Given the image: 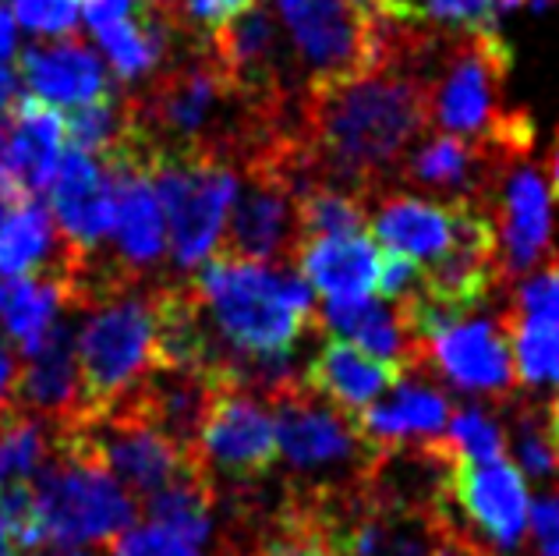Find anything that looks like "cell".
Returning <instances> with one entry per match:
<instances>
[{
    "label": "cell",
    "mask_w": 559,
    "mask_h": 556,
    "mask_svg": "<svg viewBox=\"0 0 559 556\" xmlns=\"http://www.w3.org/2000/svg\"><path fill=\"white\" fill-rule=\"evenodd\" d=\"M429 131V85L404 64H379L358 79L319 85L301 104V145L319 185L369 196Z\"/></svg>",
    "instance_id": "cell-1"
},
{
    "label": "cell",
    "mask_w": 559,
    "mask_h": 556,
    "mask_svg": "<svg viewBox=\"0 0 559 556\" xmlns=\"http://www.w3.org/2000/svg\"><path fill=\"white\" fill-rule=\"evenodd\" d=\"M513 50L499 28L447 36L429 71V128L518 164L535 139L532 117L503 107Z\"/></svg>",
    "instance_id": "cell-2"
},
{
    "label": "cell",
    "mask_w": 559,
    "mask_h": 556,
    "mask_svg": "<svg viewBox=\"0 0 559 556\" xmlns=\"http://www.w3.org/2000/svg\"><path fill=\"white\" fill-rule=\"evenodd\" d=\"M191 287L216 341L241 355H290L305 333L322 330L312 287L290 270L213 256Z\"/></svg>",
    "instance_id": "cell-3"
},
{
    "label": "cell",
    "mask_w": 559,
    "mask_h": 556,
    "mask_svg": "<svg viewBox=\"0 0 559 556\" xmlns=\"http://www.w3.org/2000/svg\"><path fill=\"white\" fill-rule=\"evenodd\" d=\"M280 458L294 468L290 493L361 489L376 450L361 440L344 412L316 398L301 379L270 398Z\"/></svg>",
    "instance_id": "cell-4"
},
{
    "label": "cell",
    "mask_w": 559,
    "mask_h": 556,
    "mask_svg": "<svg viewBox=\"0 0 559 556\" xmlns=\"http://www.w3.org/2000/svg\"><path fill=\"white\" fill-rule=\"evenodd\" d=\"M276 19L301 68L305 93L382 64V14L355 0H276Z\"/></svg>",
    "instance_id": "cell-5"
},
{
    "label": "cell",
    "mask_w": 559,
    "mask_h": 556,
    "mask_svg": "<svg viewBox=\"0 0 559 556\" xmlns=\"http://www.w3.org/2000/svg\"><path fill=\"white\" fill-rule=\"evenodd\" d=\"M238 185V167L224 156L188 153L156 159L153 188L164 206L178 270H195L205 259H213Z\"/></svg>",
    "instance_id": "cell-6"
},
{
    "label": "cell",
    "mask_w": 559,
    "mask_h": 556,
    "mask_svg": "<svg viewBox=\"0 0 559 556\" xmlns=\"http://www.w3.org/2000/svg\"><path fill=\"white\" fill-rule=\"evenodd\" d=\"M79 415L107 412L153 372V298L117 295L93 309L75 336ZM75 415V418H79Z\"/></svg>",
    "instance_id": "cell-7"
},
{
    "label": "cell",
    "mask_w": 559,
    "mask_h": 556,
    "mask_svg": "<svg viewBox=\"0 0 559 556\" xmlns=\"http://www.w3.org/2000/svg\"><path fill=\"white\" fill-rule=\"evenodd\" d=\"M33 500L47 543L90 546L110 543L131 529L139 504L121 482L103 468L68 461L50 453V461L33 478Z\"/></svg>",
    "instance_id": "cell-8"
},
{
    "label": "cell",
    "mask_w": 559,
    "mask_h": 556,
    "mask_svg": "<svg viewBox=\"0 0 559 556\" xmlns=\"http://www.w3.org/2000/svg\"><path fill=\"white\" fill-rule=\"evenodd\" d=\"M195 458L213 482L219 475L248 486L266 478L280 461L273 412L241 387H219L199 429Z\"/></svg>",
    "instance_id": "cell-9"
},
{
    "label": "cell",
    "mask_w": 559,
    "mask_h": 556,
    "mask_svg": "<svg viewBox=\"0 0 559 556\" xmlns=\"http://www.w3.org/2000/svg\"><path fill=\"white\" fill-rule=\"evenodd\" d=\"M450 504L461 524H467L496 553L521 549L527 524H532V500H527V478L507 458L471 461L457 450L450 475Z\"/></svg>",
    "instance_id": "cell-10"
},
{
    "label": "cell",
    "mask_w": 559,
    "mask_h": 556,
    "mask_svg": "<svg viewBox=\"0 0 559 556\" xmlns=\"http://www.w3.org/2000/svg\"><path fill=\"white\" fill-rule=\"evenodd\" d=\"M245 185H238L234 206L227 213L224 234L213 256L262 262L276 267L298 248V221H294V192L280 174L266 167H241Z\"/></svg>",
    "instance_id": "cell-11"
},
{
    "label": "cell",
    "mask_w": 559,
    "mask_h": 556,
    "mask_svg": "<svg viewBox=\"0 0 559 556\" xmlns=\"http://www.w3.org/2000/svg\"><path fill=\"white\" fill-rule=\"evenodd\" d=\"M425 365L443 372L457 390L489 393V398H510L518 387L513 372L510 336L499 319H485L471 312L464 319L432 330L421 344Z\"/></svg>",
    "instance_id": "cell-12"
},
{
    "label": "cell",
    "mask_w": 559,
    "mask_h": 556,
    "mask_svg": "<svg viewBox=\"0 0 559 556\" xmlns=\"http://www.w3.org/2000/svg\"><path fill=\"white\" fill-rule=\"evenodd\" d=\"M503 276H527L552 259V188L542 174L518 159L503 170L492 196Z\"/></svg>",
    "instance_id": "cell-13"
},
{
    "label": "cell",
    "mask_w": 559,
    "mask_h": 556,
    "mask_svg": "<svg viewBox=\"0 0 559 556\" xmlns=\"http://www.w3.org/2000/svg\"><path fill=\"white\" fill-rule=\"evenodd\" d=\"M50 216L75 256H99L114 230L110 178L99 159L79 145H64L61 153L50 185Z\"/></svg>",
    "instance_id": "cell-14"
},
{
    "label": "cell",
    "mask_w": 559,
    "mask_h": 556,
    "mask_svg": "<svg viewBox=\"0 0 559 556\" xmlns=\"http://www.w3.org/2000/svg\"><path fill=\"white\" fill-rule=\"evenodd\" d=\"M365 210H369L376 245L418 262V267H432L457 241V202L376 188L365 196Z\"/></svg>",
    "instance_id": "cell-15"
},
{
    "label": "cell",
    "mask_w": 559,
    "mask_h": 556,
    "mask_svg": "<svg viewBox=\"0 0 559 556\" xmlns=\"http://www.w3.org/2000/svg\"><path fill=\"white\" fill-rule=\"evenodd\" d=\"M19 79L25 82L28 96L43 99L53 110H75L117 93L96 50L79 36L25 47L19 54Z\"/></svg>",
    "instance_id": "cell-16"
},
{
    "label": "cell",
    "mask_w": 559,
    "mask_h": 556,
    "mask_svg": "<svg viewBox=\"0 0 559 556\" xmlns=\"http://www.w3.org/2000/svg\"><path fill=\"white\" fill-rule=\"evenodd\" d=\"M25 365L14 372L11 404L19 412L61 426L71 422L82 407L79 390V362H75V336L71 327H53L36 351L22 355Z\"/></svg>",
    "instance_id": "cell-17"
},
{
    "label": "cell",
    "mask_w": 559,
    "mask_h": 556,
    "mask_svg": "<svg viewBox=\"0 0 559 556\" xmlns=\"http://www.w3.org/2000/svg\"><path fill=\"white\" fill-rule=\"evenodd\" d=\"M294 262L308 287L326 301H361L379 287L382 252L369 230L308 238L294 248Z\"/></svg>",
    "instance_id": "cell-18"
},
{
    "label": "cell",
    "mask_w": 559,
    "mask_h": 556,
    "mask_svg": "<svg viewBox=\"0 0 559 556\" xmlns=\"http://www.w3.org/2000/svg\"><path fill=\"white\" fill-rule=\"evenodd\" d=\"M347 418L372 450H393L443 436L453 418V404L439 387L401 379L390 401H372Z\"/></svg>",
    "instance_id": "cell-19"
},
{
    "label": "cell",
    "mask_w": 559,
    "mask_h": 556,
    "mask_svg": "<svg viewBox=\"0 0 559 556\" xmlns=\"http://www.w3.org/2000/svg\"><path fill=\"white\" fill-rule=\"evenodd\" d=\"M4 121V167L28 196H39L43 188L53 185L57 164H61V153L68 145L64 117L43 99L19 93Z\"/></svg>",
    "instance_id": "cell-20"
},
{
    "label": "cell",
    "mask_w": 559,
    "mask_h": 556,
    "mask_svg": "<svg viewBox=\"0 0 559 556\" xmlns=\"http://www.w3.org/2000/svg\"><path fill=\"white\" fill-rule=\"evenodd\" d=\"M319 323L333 330L341 341L361 347L365 355H372L376 362L390 365L396 372H421V344L411 336L401 309L390 305L361 298V301H326L319 312Z\"/></svg>",
    "instance_id": "cell-21"
},
{
    "label": "cell",
    "mask_w": 559,
    "mask_h": 556,
    "mask_svg": "<svg viewBox=\"0 0 559 556\" xmlns=\"http://www.w3.org/2000/svg\"><path fill=\"white\" fill-rule=\"evenodd\" d=\"M401 379L407 376L376 362L372 355H365L361 347L341 341V336H330V341H322L312 362H308L301 383L312 390L316 398L333 404L336 412L355 415L361 407H369L386 387L401 383Z\"/></svg>",
    "instance_id": "cell-22"
},
{
    "label": "cell",
    "mask_w": 559,
    "mask_h": 556,
    "mask_svg": "<svg viewBox=\"0 0 559 556\" xmlns=\"http://www.w3.org/2000/svg\"><path fill=\"white\" fill-rule=\"evenodd\" d=\"M219 556H336V549L312 507L287 493L284 507L248 521L241 535L227 539Z\"/></svg>",
    "instance_id": "cell-23"
},
{
    "label": "cell",
    "mask_w": 559,
    "mask_h": 556,
    "mask_svg": "<svg viewBox=\"0 0 559 556\" xmlns=\"http://www.w3.org/2000/svg\"><path fill=\"white\" fill-rule=\"evenodd\" d=\"M150 524L170 535L185 539L191 546L210 543L213 535V514H216V482L195 458L178 478H170L164 489L142 500Z\"/></svg>",
    "instance_id": "cell-24"
},
{
    "label": "cell",
    "mask_w": 559,
    "mask_h": 556,
    "mask_svg": "<svg viewBox=\"0 0 559 556\" xmlns=\"http://www.w3.org/2000/svg\"><path fill=\"white\" fill-rule=\"evenodd\" d=\"M68 259V245L53 227L50 210L39 199H28L25 206L0 227V276H61Z\"/></svg>",
    "instance_id": "cell-25"
},
{
    "label": "cell",
    "mask_w": 559,
    "mask_h": 556,
    "mask_svg": "<svg viewBox=\"0 0 559 556\" xmlns=\"http://www.w3.org/2000/svg\"><path fill=\"white\" fill-rule=\"evenodd\" d=\"M64 305V287L53 273L11 276L0 284V327L8 341L28 355L57 327V309Z\"/></svg>",
    "instance_id": "cell-26"
},
{
    "label": "cell",
    "mask_w": 559,
    "mask_h": 556,
    "mask_svg": "<svg viewBox=\"0 0 559 556\" xmlns=\"http://www.w3.org/2000/svg\"><path fill=\"white\" fill-rule=\"evenodd\" d=\"M376 14L396 25L461 36L496 28L499 0H376Z\"/></svg>",
    "instance_id": "cell-27"
},
{
    "label": "cell",
    "mask_w": 559,
    "mask_h": 556,
    "mask_svg": "<svg viewBox=\"0 0 559 556\" xmlns=\"http://www.w3.org/2000/svg\"><path fill=\"white\" fill-rule=\"evenodd\" d=\"M294 221H298V241L330 238V234H355L369 227L365 199L333 185H308L294 196Z\"/></svg>",
    "instance_id": "cell-28"
},
{
    "label": "cell",
    "mask_w": 559,
    "mask_h": 556,
    "mask_svg": "<svg viewBox=\"0 0 559 556\" xmlns=\"http://www.w3.org/2000/svg\"><path fill=\"white\" fill-rule=\"evenodd\" d=\"M510 351H513V372H518L521 387H559V330L527 323L503 312L499 316Z\"/></svg>",
    "instance_id": "cell-29"
},
{
    "label": "cell",
    "mask_w": 559,
    "mask_h": 556,
    "mask_svg": "<svg viewBox=\"0 0 559 556\" xmlns=\"http://www.w3.org/2000/svg\"><path fill=\"white\" fill-rule=\"evenodd\" d=\"M124 128H128V110H124L121 93L103 96L96 104L75 107L64 117L68 145H79V150L93 153V156L107 153L110 145L124 135Z\"/></svg>",
    "instance_id": "cell-30"
},
{
    "label": "cell",
    "mask_w": 559,
    "mask_h": 556,
    "mask_svg": "<svg viewBox=\"0 0 559 556\" xmlns=\"http://www.w3.org/2000/svg\"><path fill=\"white\" fill-rule=\"evenodd\" d=\"M513 453H518V472L527 475L532 482H559V458L549 443L546 422L535 412L532 404H521L513 415Z\"/></svg>",
    "instance_id": "cell-31"
},
{
    "label": "cell",
    "mask_w": 559,
    "mask_h": 556,
    "mask_svg": "<svg viewBox=\"0 0 559 556\" xmlns=\"http://www.w3.org/2000/svg\"><path fill=\"white\" fill-rule=\"evenodd\" d=\"M450 436L447 440L457 447L464 458L471 461H496L503 458V447H507V433L503 426L481 407H464L450 418Z\"/></svg>",
    "instance_id": "cell-32"
},
{
    "label": "cell",
    "mask_w": 559,
    "mask_h": 556,
    "mask_svg": "<svg viewBox=\"0 0 559 556\" xmlns=\"http://www.w3.org/2000/svg\"><path fill=\"white\" fill-rule=\"evenodd\" d=\"M82 0H11V19L36 36H75Z\"/></svg>",
    "instance_id": "cell-33"
},
{
    "label": "cell",
    "mask_w": 559,
    "mask_h": 556,
    "mask_svg": "<svg viewBox=\"0 0 559 556\" xmlns=\"http://www.w3.org/2000/svg\"><path fill=\"white\" fill-rule=\"evenodd\" d=\"M107 556H202V553L199 546L156 529V524H139V529H128L117 535Z\"/></svg>",
    "instance_id": "cell-34"
},
{
    "label": "cell",
    "mask_w": 559,
    "mask_h": 556,
    "mask_svg": "<svg viewBox=\"0 0 559 556\" xmlns=\"http://www.w3.org/2000/svg\"><path fill=\"white\" fill-rule=\"evenodd\" d=\"M252 4H259V0H174L181 25L199 39H210L216 28H224Z\"/></svg>",
    "instance_id": "cell-35"
},
{
    "label": "cell",
    "mask_w": 559,
    "mask_h": 556,
    "mask_svg": "<svg viewBox=\"0 0 559 556\" xmlns=\"http://www.w3.org/2000/svg\"><path fill=\"white\" fill-rule=\"evenodd\" d=\"M418 284H421V267H418V262H411V259L396 256V252H386V256H382L379 287H376L382 298L401 301V298L411 295V291H418Z\"/></svg>",
    "instance_id": "cell-36"
},
{
    "label": "cell",
    "mask_w": 559,
    "mask_h": 556,
    "mask_svg": "<svg viewBox=\"0 0 559 556\" xmlns=\"http://www.w3.org/2000/svg\"><path fill=\"white\" fill-rule=\"evenodd\" d=\"M532 532L538 556H559V489L532 507Z\"/></svg>",
    "instance_id": "cell-37"
},
{
    "label": "cell",
    "mask_w": 559,
    "mask_h": 556,
    "mask_svg": "<svg viewBox=\"0 0 559 556\" xmlns=\"http://www.w3.org/2000/svg\"><path fill=\"white\" fill-rule=\"evenodd\" d=\"M139 0H82V14L85 22H90V28L96 33V28H107L114 22L128 19L131 11H135Z\"/></svg>",
    "instance_id": "cell-38"
},
{
    "label": "cell",
    "mask_w": 559,
    "mask_h": 556,
    "mask_svg": "<svg viewBox=\"0 0 559 556\" xmlns=\"http://www.w3.org/2000/svg\"><path fill=\"white\" fill-rule=\"evenodd\" d=\"M14 372H19V365H14V355L11 347L0 344V415L11 407V387H14Z\"/></svg>",
    "instance_id": "cell-39"
},
{
    "label": "cell",
    "mask_w": 559,
    "mask_h": 556,
    "mask_svg": "<svg viewBox=\"0 0 559 556\" xmlns=\"http://www.w3.org/2000/svg\"><path fill=\"white\" fill-rule=\"evenodd\" d=\"M11 54H14V19H11V11L0 4V64H8Z\"/></svg>",
    "instance_id": "cell-40"
},
{
    "label": "cell",
    "mask_w": 559,
    "mask_h": 556,
    "mask_svg": "<svg viewBox=\"0 0 559 556\" xmlns=\"http://www.w3.org/2000/svg\"><path fill=\"white\" fill-rule=\"evenodd\" d=\"M546 433H549V443H552L556 458H559V398H552V404H549V415H546Z\"/></svg>",
    "instance_id": "cell-41"
},
{
    "label": "cell",
    "mask_w": 559,
    "mask_h": 556,
    "mask_svg": "<svg viewBox=\"0 0 559 556\" xmlns=\"http://www.w3.org/2000/svg\"><path fill=\"white\" fill-rule=\"evenodd\" d=\"M0 556H19V546H14V535H11L4 510H0Z\"/></svg>",
    "instance_id": "cell-42"
},
{
    "label": "cell",
    "mask_w": 559,
    "mask_h": 556,
    "mask_svg": "<svg viewBox=\"0 0 559 556\" xmlns=\"http://www.w3.org/2000/svg\"><path fill=\"white\" fill-rule=\"evenodd\" d=\"M549 181H552V196L559 199V135H556L552 156H549Z\"/></svg>",
    "instance_id": "cell-43"
},
{
    "label": "cell",
    "mask_w": 559,
    "mask_h": 556,
    "mask_svg": "<svg viewBox=\"0 0 559 556\" xmlns=\"http://www.w3.org/2000/svg\"><path fill=\"white\" fill-rule=\"evenodd\" d=\"M4 121H0V174H4Z\"/></svg>",
    "instance_id": "cell-44"
},
{
    "label": "cell",
    "mask_w": 559,
    "mask_h": 556,
    "mask_svg": "<svg viewBox=\"0 0 559 556\" xmlns=\"http://www.w3.org/2000/svg\"><path fill=\"white\" fill-rule=\"evenodd\" d=\"M355 4H361V8H369V11H376V0H355Z\"/></svg>",
    "instance_id": "cell-45"
}]
</instances>
